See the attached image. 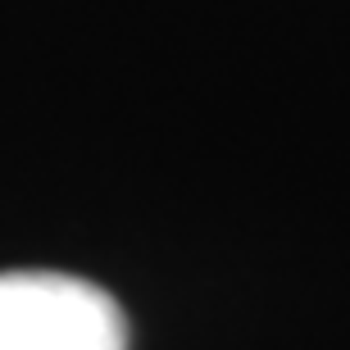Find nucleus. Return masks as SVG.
<instances>
[{
  "label": "nucleus",
  "mask_w": 350,
  "mask_h": 350,
  "mask_svg": "<svg viewBox=\"0 0 350 350\" xmlns=\"http://www.w3.org/2000/svg\"><path fill=\"white\" fill-rule=\"evenodd\" d=\"M0 350H128V319L87 278L0 273Z\"/></svg>",
  "instance_id": "nucleus-1"
}]
</instances>
